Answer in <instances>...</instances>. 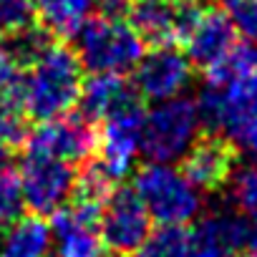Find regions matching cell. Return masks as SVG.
Masks as SVG:
<instances>
[{"instance_id":"obj_1","label":"cell","mask_w":257,"mask_h":257,"mask_svg":"<svg viewBox=\"0 0 257 257\" xmlns=\"http://www.w3.org/2000/svg\"><path fill=\"white\" fill-rule=\"evenodd\" d=\"M81 68L76 51L48 41L21 73L18 106L38 121L68 113L81 96Z\"/></svg>"},{"instance_id":"obj_2","label":"cell","mask_w":257,"mask_h":257,"mask_svg":"<svg viewBox=\"0 0 257 257\" xmlns=\"http://www.w3.org/2000/svg\"><path fill=\"white\" fill-rule=\"evenodd\" d=\"M199 128H202V116L197 101L184 96L157 101L152 111H147L142 118L139 149L152 162L174 164L184 159L189 149L197 144Z\"/></svg>"},{"instance_id":"obj_3","label":"cell","mask_w":257,"mask_h":257,"mask_svg":"<svg viewBox=\"0 0 257 257\" xmlns=\"http://www.w3.org/2000/svg\"><path fill=\"white\" fill-rule=\"evenodd\" d=\"M76 56L91 73L123 76L144 56V38L121 18H88L76 33Z\"/></svg>"},{"instance_id":"obj_4","label":"cell","mask_w":257,"mask_h":257,"mask_svg":"<svg viewBox=\"0 0 257 257\" xmlns=\"http://www.w3.org/2000/svg\"><path fill=\"white\" fill-rule=\"evenodd\" d=\"M134 192L159 224H189L202 209V189L174 164L152 162L142 167Z\"/></svg>"},{"instance_id":"obj_5","label":"cell","mask_w":257,"mask_h":257,"mask_svg":"<svg viewBox=\"0 0 257 257\" xmlns=\"http://www.w3.org/2000/svg\"><path fill=\"white\" fill-rule=\"evenodd\" d=\"M197 106L202 123L237 147V142L257 123V76L207 81Z\"/></svg>"},{"instance_id":"obj_6","label":"cell","mask_w":257,"mask_h":257,"mask_svg":"<svg viewBox=\"0 0 257 257\" xmlns=\"http://www.w3.org/2000/svg\"><path fill=\"white\" fill-rule=\"evenodd\" d=\"M152 232V217L134 189H113L98 209V234L113 257H132Z\"/></svg>"},{"instance_id":"obj_7","label":"cell","mask_w":257,"mask_h":257,"mask_svg":"<svg viewBox=\"0 0 257 257\" xmlns=\"http://www.w3.org/2000/svg\"><path fill=\"white\" fill-rule=\"evenodd\" d=\"M18 179H21L26 207L38 217L56 214L76 189L73 167L68 162L41 157V154H26Z\"/></svg>"},{"instance_id":"obj_8","label":"cell","mask_w":257,"mask_h":257,"mask_svg":"<svg viewBox=\"0 0 257 257\" xmlns=\"http://www.w3.org/2000/svg\"><path fill=\"white\" fill-rule=\"evenodd\" d=\"M26 154H41V157H51V159H61V162H83L91 157V152L96 149V132L88 118L71 116H56L48 121H41V126H36L31 134H26Z\"/></svg>"},{"instance_id":"obj_9","label":"cell","mask_w":257,"mask_h":257,"mask_svg":"<svg viewBox=\"0 0 257 257\" xmlns=\"http://www.w3.org/2000/svg\"><path fill=\"white\" fill-rule=\"evenodd\" d=\"M142 118H144V111H142L139 103L103 118V128L96 137V147H98L96 167L113 184L132 172V167L137 162V154L142 152L139 149Z\"/></svg>"},{"instance_id":"obj_10","label":"cell","mask_w":257,"mask_h":257,"mask_svg":"<svg viewBox=\"0 0 257 257\" xmlns=\"http://www.w3.org/2000/svg\"><path fill=\"white\" fill-rule=\"evenodd\" d=\"M189 81H192V61L187 58L184 51H177L169 43H162L149 53L144 51L142 61L134 68L137 93L154 103L182 96Z\"/></svg>"},{"instance_id":"obj_11","label":"cell","mask_w":257,"mask_h":257,"mask_svg":"<svg viewBox=\"0 0 257 257\" xmlns=\"http://www.w3.org/2000/svg\"><path fill=\"white\" fill-rule=\"evenodd\" d=\"M179 41L184 43V53L192 61V66L212 68L237 46V28L227 11L199 8Z\"/></svg>"},{"instance_id":"obj_12","label":"cell","mask_w":257,"mask_h":257,"mask_svg":"<svg viewBox=\"0 0 257 257\" xmlns=\"http://www.w3.org/2000/svg\"><path fill=\"white\" fill-rule=\"evenodd\" d=\"M254 234V224L234 212L207 214L189 229L187 257H229L247 249Z\"/></svg>"},{"instance_id":"obj_13","label":"cell","mask_w":257,"mask_h":257,"mask_svg":"<svg viewBox=\"0 0 257 257\" xmlns=\"http://www.w3.org/2000/svg\"><path fill=\"white\" fill-rule=\"evenodd\" d=\"M197 11L199 6L192 0H132L126 13L144 43L162 46L172 43V38H182Z\"/></svg>"},{"instance_id":"obj_14","label":"cell","mask_w":257,"mask_h":257,"mask_svg":"<svg viewBox=\"0 0 257 257\" xmlns=\"http://www.w3.org/2000/svg\"><path fill=\"white\" fill-rule=\"evenodd\" d=\"M53 242L58 257H103L98 234V207L73 202L53 214Z\"/></svg>"},{"instance_id":"obj_15","label":"cell","mask_w":257,"mask_h":257,"mask_svg":"<svg viewBox=\"0 0 257 257\" xmlns=\"http://www.w3.org/2000/svg\"><path fill=\"white\" fill-rule=\"evenodd\" d=\"M182 162H184L182 172L197 184V189L214 192L229 182L237 154H234L232 142L217 134V137L197 139V144L189 149V154Z\"/></svg>"},{"instance_id":"obj_16","label":"cell","mask_w":257,"mask_h":257,"mask_svg":"<svg viewBox=\"0 0 257 257\" xmlns=\"http://www.w3.org/2000/svg\"><path fill=\"white\" fill-rule=\"evenodd\" d=\"M134 103H139L137 88H132L121 76L113 73H93L81 86L78 96L81 116L88 121H103Z\"/></svg>"},{"instance_id":"obj_17","label":"cell","mask_w":257,"mask_h":257,"mask_svg":"<svg viewBox=\"0 0 257 257\" xmlns=\"http://www.w3.org/2000/svg\"><path fill=\"white\" fill-rule=\"evenodd\" d=\"M51 244L53 232L43 217H18L11 227L3 229L0 257H48Z\"/></svg>"},{"instance_id":"obj_18","label":"cell","mask_w":257,"mask_h":257,"mask_svg":"<svg viewBox=\"0 0 257 257\" xmlns=\"http://www.w3.org/2000/svg\"><path fill=\"white\" fill-rule=\"evenodd\" d=\"M96 11V0H36V16L46 33L58 38H76L83 23Z\"/></svg>"},{"instance_id":"obj_19","label":"cell","mask_w":257,"mask_h":257,"mask_svg":"<svg viewBox=\"0 0 257 257\" xmlns=\"http://www.w3.org/2000/svg\"><path fill=\"white\" fill-rule=\"evenodd\" d=\"M189 229L184 224H162L152 229L144 244L139 247V257H187Z\"/></svg>"},{"instance_id":"obj_20","label":"cell","mask_w":257,"mask_h":257,"mask_svg":"<svg viewBox=\"0 0 257 257\" xmlns=\"http://www.w3.org/2000/svg\"><path fill=\"white\" fill-rule=\"evenodd\" d=\"M36 23V0H0V36H18Z\"/></svg>"},{"instance_id":"obj_21","label":"cell","mask_w":257,"mask_h":257,"mask_svg":"<svg viewBox=\"0 0 257 257\" xmlns=\"http://www.w3.org/2000/svg\"><path fill=\"white\" fill-rule=\"evenodd\" d=\"M232 202L237 212L257 227V167H247L234 174Z\"/></svg>"},{"instance_id":"obj_22","label":"cell","mask_w":257,"mask_h":257,"mask_svg":"<svg viewBox=\"0 0 257 257\" xmlns=\"http://www.w3.org/2000/svg\"><path fill=\"white\" fill-rule=\"evenodd\" d=\"M23 192H21V179L13 174V169L0 172V232L11 227L21 212H23Z\"/></svg>"},{"instance_id":"obj_23","label":"cell","mask_w":257,"mask_h":257,"mask_svg":"<svg viewBox=\"0 0 257 257\" xmlns=\"http://www.w3.org/2000/svg\"><path fill=\"white\" fill-rule=\"evenodd\" d=\"M18 63L11 58V53L0 46V98H8L18 103V86H21Z\"/></svg>"},{"instance_id":"obj_24","label":"cell","mask_w":257,"mask_h":257,"mask_svg":"<svg viewBox=\"0 0 257 257\" xmlns=\"http://www.w3.org/2000/svg\"><path fill=\"white\" fill-rule=\"evenodd\" d=\"M128 3H132V0H96V8L106 18H121L128 11Z\"/></svg>"},{"instance_id":"obj_25","label":"cell","mask_w":257,"mask_h":257,"mask_svg":"<svg viewBox=\"0 0 257 257\" xmlns=\"http://www.w3.org/2000/svg\"><path fill=\"white\" fill-rule=\"evenodd\" d=\"M237 147H239V149H244V152H247V154L257 162V123H254V126L249 128V132H247V134L237 142Z\"/></svg>"},{"instance_id":"obj_26","label":"cell","mask_w":257,"mask_h":257,"mask_svg":"<svg viewBox=\"0 0 257 257\" xmlns=\"http://www.w3.org/2000/svg\"><path fill=\"white\" fill-rule=\"evenodd\" d=\"M11 159H13V157H11V147L0 142V172L11 169Z\"/></svg>"},{"instance_id":"obj_27","label":"cell","mask_w":257,"mask_h":257,"mask_svg":"<svg viewBox=\"0 0 257 257\" xmlns=\"http://www.w3.org/2000/svg\"><path fill=\"white\" fill-rule=\"evenodd\" d=\"M247 252H249L252 257H257V229H254V234H252V239H249V244H247Z\"/></svg>"},{"instance_id":"obj_28","label":"cell","mask_w":257,"mask_h":257,"mask_svg":"<svg viewBox=\"0 0 257 257\" xmlns=\"http://www.w3.org/2000/svg\"><path fill=\"white\" fill-rule=\"evenodd\" d=\"M252 3H254V8H257V0H252Z\"/></svg>"}]
</instances>
